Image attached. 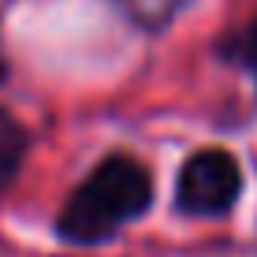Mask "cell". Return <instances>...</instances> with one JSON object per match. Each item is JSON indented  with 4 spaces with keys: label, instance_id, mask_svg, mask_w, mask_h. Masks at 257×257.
I'll list each match as a JSON object with an SVG mask.
<instances>
[{
    "label": "cell",
    "instance_id": "7a4b0ae2",
    "mask_svg": "<svg viewBox=\"0 0 257 257\" xmlns=\"http://www.w3.org/2000/svg\"><path fill=\"white\" fill-rule=\"evenodd\" d=\"M238 190H242V175L235 157L224 149H201L183 164L175 201L190 216H220L235 205Z\"/></svg>",
    "mask_w": 257,
    "mask_h": 257
},
{
    "label": "cell",
    "instance_id": "8992f818",
    "mask_svg": "<svg viewBox=\"0 0 257 257\" xmlns=\"http://www.w3.org/2000/svg\"><path fill=\"white\" fill-rule=\"evenodd\" d=\"M0 71H4V67H0Z\"/></svg>",
    "mask_w": 257,
    "mask_h": 257
},
{
    "label": "cell",
    "instance_id": "277c9868",
    "mask_svg": "<svg viewBox=\"0 0 257 257\" xmlns=\"http://www.w3.org/2000/svg\"><path fill=\"white\" fill-rule=\"evenodd\" d=\"M112 4H119L123 15H127V19H135L138 26L161 30V26L172 23V15L179 12L187 0H112Z\"/></svg>",
    "mask_w": 257,
    "mask_h": 257
},
{
    "label": "cell",
    "instance_id": "6da1fadb",
    "mask_svg": "<svg viewBox=\"0 0 257 257\" xmlns=\"http://www.w3.org/2000/svg\"><path fill=\"white\" fill-rule=\"evenodd\" d=\"M153 201V183L146 168L131 157H108L93 168V175L67 198L56 220V231L67 242L90 246L104 242L119 231L127 220L142 216Z\"/></svg>",
    "mask_w": 257,
    "mask_h": 257
},
{
    "label": "cell",
    "instance_id": "5b68a950",
    "mask_svg": "<svg viewBox=\"0 0 257 257\" xmlns=\"http://www.w3.org/2000/svg\"><path fill=\"white\" fill-rule=\"evenodd\" d=\"M246 60L257 64V19H253V26H250V34H246Z\"/></svg>",
    "mask_w": 257,
    "mask_h": 257
},
{
    "label": "cell",
    "instance_id": "3957f363",
    "mask_svg": "<svg viewBox=\"0 0 257 257\" xmlns=\"http://www.w3.org/2000/svg\"><path fill=\"white\" fill-rule=\"evenodd\" d=\"M23 149H26V135L23 127L15 123L8 112H0V190L15 179L19 172V161H23Z\"/></svg>",
    "mask_w": 257,
    "mask_h": 257
}]
</instances>
